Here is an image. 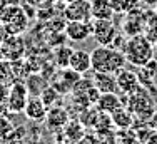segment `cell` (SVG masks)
Wrapping results in <instances>:
<instances>
[{"label": "cell", "instance_id": "6da1fadb", "mask_svg": "<svg viewBox=\"0 0 157 144\" xmlns=\"http://www.w3.org/2000/svg\"><path fill=\"white\" fill-rule=\"evenodd\" d=\"M90 60L94 72H110V74H115L127 64L124 52L112 45H97L90 52Z\"/></svg>", "mask_w": 157, "mask_h": 144}, {"label": "cell", "instance_id": "7a4b0ae2", "mask_svg": "<svg viewBox=\"0 0 157 144\" xmlns=\"http://www.w3.org/2000/svg\"><path fill=\"white\" fill-rule=\"evenodd\" d=\"M127 64H132L136 67H142L155 57V47L144 34L127 37L125 45L122 49Z\"/></svg>", "mask_w": 157, "mask_h": 144}, {"label": "cell", "instance_id": "3957f363", "mask_svg": "<svg viewBox=\"0 0 157 144\" xmlns=\"http://www.w3.org/2000/svg\"><path fill=\"white\" fill-rule=\"evenodd\" d=\"M124 101H125L124 106L134 114L136 121H144V122H147L149 117L154 114V111H155V102L152 99L151 92H149L144 86L137 87L134 92L127 94L124 97Z\"/></svg>", "mask_w": 157, "mask_h": 144}, {"label": "cell", "instance_id": "277c9868", "mask_svg": "<svg viewBox=\"0 0 157 144\" xmlns=\"http://www.w3.org/2000/svg\"><path fill=\"white\" fill-rule=\"evenodd\" d=\"M0 24L7 35H22L29 27V17L20 5L0 7Z\"/></svg>", "mask_w": 157, "mask_h": 144}, {"label": "cell", "instance_id": "5b68a950", "mask_svg": "<svg viewBox=\"0 0 157 144\" xmlns=\"http://www.w3.org/2000/svg\"><path fill=\"white\" fill-rule=\"evenodd\" d=\"M29 97H30V92H29L25 82L15 81L9 87V97L5 102L7 111L12 112V114H24Z\"/></svg>", "mask_w": 157, "mask_h": 144}, {"label": "cell", "instance_id": "8992f818", "mask_svg": "<svg viewBox=\"0 0 157 144\" xmlns=\"http://www.w3.org/2000/svg\"><path fill=\"white\" fill-rule=\"evenodd\" d=\"M119 34V27L112 22V18H94L92 22V35L99 45H110L115 35Z\"/></svg>", "mask_w": 157, "mask_h": 144}, {"label": "cell", "instance_id": "52a82bcc", "mask_svg": "<svg viewBox=\"0 0 157 144\" xmlns=\"http://www.w3.org/2000/svg\"><path fill=\"white\" fill-rule=\"evenodd\" d=\"M124 20H122L121 30L125 34V37L139 35L144 34V25H145V10H142L139 5L132 9L130 12L124 14Z\"/></svg>", "mask_w": 157, "mask_h": 144}, {"label": "cell", "instance_id": "ba28073f", "mask_svg": "<svg viewBox=\"0 0 157 144\" xmlns=\"http://www.w3.org/2000/svg\"><path fill=\"white\" fill-rule=\"evenodd\" d=\"M63 32L72 42H84L92 35V20H67Z\"/></svg>", "mask_w": 157, "mask_h": 144}, {"label": "cell", "instance_id": "9c48e42d", "mask_svg": "<svg viewBox=\"0 0 157 144\" xmlns=\"http://www.w3.org/2000/svg\"><path fill=\"white\" fill-rule=\"evenodd\" d=\"M80 77H82V74H78V72L70 69V67H63V69H60V72L54 77L52 86L59 90L60 96L62 94H69V92H72L74 86L80 81Z\"/></svg>", "mask_w": 157, "mask_h": 144}, {"label": "cell", "instance_id": "30bf717a", "mask_svg": "<svg viewBox=\"0 0 157 144\" xmlns=\"http://www.w3.org/2000/svg\"><path fill=\"white\" fill-rule=\"evenodd\" d=\"M0 50H2L3 59L18 60L24 57V54H25V42L20 35H7L2 40Z\"/></svg>", "mask_w": 157, "mask_h": 144}, {"label": "cell", "instance_id": "8fae6325", "mask_svg": "<svg viewBox=\"0 0 157 144\" xmlns=\"http://www.w3.org/2000/svg\"><path fill=\"white\" fill-rule=\"evenodd\" d=\"M65 20H92L90 0H72L67 2L63 10Z\"/></svg>", "mask_w": 157, "mask_h": 144}, {"label": "cell", "instance_id": "7c38bea8", "mask_svg": "<svg viewBox=\"0 0 157 144\" xmlns=\"http://www.w3.org/2000/svg\"><path fill=\"white\" fill-rule=\"evenodd\" d=\"M69 119H70V114L65 107H62V106H52V107H48L47 116H45L47 129L50 132H62L63 126L67 124Z\"/></svg>", "mask_w": 157, "mask_h": 144}, {"label": "cell", "instance_id": "4fadbf2b", "mask_svg": "<svg viewBox=\"0 0 157 144\" xmlns=\"http://www.w3.org/2000/svg\"><path fill=\"white\" fill-rule=\"evenodd\" d=\"M115 79H117V87L119 92L127 96V94L134 92L137 87H140V81L137 72H134L132 69H127V67H122L115 72Z\"/></svg>", "mask_w": 157, "mask_h": 144}, {"label": "cell", "instance_id": "5bb4252c", "mask_svg": "<svg viewBox=\"0 0 157 144\" xmlns=\"http://www.w3.org/2000/svg\"><path fill=\"white\" fill-rule=\"evenodd\" d=\"M47 111H48V107L44 104L40 96H30L27 101V106H25L24 114L27 119L33 121V122H42V121H45Z\"/></svg>", "mask_w": 157, "mask_h": 144}, {"label": "cell", "instance_id": "9a60e30c", "mask_svg": "<svg viewBox=\"0 0 157 144\" xmlns=\"http://www.w3.org/2000/svg\"><path fill=\"white\" fill-rule=\"evenodd\" d=\"M69 67L74 69L78 74H87L92 69V60H90V52L85 49H74L72 55H70Z\"/></svg>", "mask_w": 157, "mask_h": 144}, {"label": "cell", "instance_id": "2e32d148", "mask_svg": "<svg viewBox=\"0 0 157 144\" xmlns=\"http://www.w3.org/2000/svg\"><path fill=\"white\" fill-rule=\"evenodd\" d=\"M92 82H94V86L100 90V94H105V92H119L115 74H110V72H94Z\"/></svg>", "mask_w": 157, "mask_h": 144}, {"label": "cell", "instance_id": "e0dca14e", "mask_svg": "<svg viewBox=\"0 0 157 144\" xmlns=\"http://www.w3.org/2000/svg\"><path fill=\"white\" fill-rule=\"evenodd\" d=\"M121 106H124V99L119 96V92H105L100 94L99 101L95 102V107L102 112L112 114L114 111H117Z\"/></svg>", "mask_w": 157, "mask_h": 144}, {"label": "cell", "instance_id": "ac0fdd59", "mask_svg": "<svg viewBox=\"0 0 157 144\" xmlns=\"http://www.w3.org/2000/svg\"><path fill=\"white\" fill-rule=\"evenodd\" d=\"M85 132H87V127H85L78 119H69L67 124L63 126V129H62V136L65 138V141L77 144L85 136Z\"/></svg>", "mask_w": 157, "mask_h": 144}, {"label": "cell", "instance_id": "d6986e66", "mask_svg": "<svg viewBox=\"0 0 157 144\" xmlns=\"http://www.w3.org/2000/svg\"><path fill=\"white\" fill-rule=\"evenodd\" d=\"M112 122H114V127L115 129H125V127H132L134 126V121L136 117L134 114L125 107V106H121L117 111L112 112Z\"/></svg>", "mask_w": 157, "mask_h": 144}, {"label": "cell", "instance_id": "ffe728a7", "mask_svg": "<svg viewBox=\"0 0 157 144\" xmlns=\"http://www.w3.org/2000/svg\"><path fill=\"white\" fill-rule=\"evenodd\" d=\"M92 18H112L115 15L109 0H90Z\"/></svg>", "mask_w": 157, "mask_h": 144}, {"label": "cell", "instance_id": "44dd1931", "mask_svg": "<svg viewBox=\"0 0 157 144\" xmlns=\"http://www.w3.org/2000/svg\"><path fill=\"white\" fill-rule=\"evenodd\" d=\"M15 81H17V77H15V72H13L12 60L0 59V84L10 87Z\"/></svg>", "mask_w": 157, "mask_h": 144}, {"label": "cell", "instance_id": "7402d4cb", "mask_svg": "<svg viewBox=\"0 0 157 144\" xmlns=\"http://www.w3.org/2000/svg\"><path fill=\"white\" fill-rule=\"evenodd\" d=\"M144 35L152 44L157 42V14L154 10L145 12V25H144Z\"/></svg>", "mask_w": 157, "mask_h": 144}, {"label": "cell", "instance_id": "603a6c76", "mask_svg": "<svg viewBox=\"0 0 157 144\" xmlns=\"http://www.w3.org/2000/svg\"><path fill=\"white\" fill-rule=\"evenodd\" d=\"M25 86H27L30 96H40V92L44 90V87L47 86V81L40 74H37V72H30L29 77H27Z\"/></svg>", "mask_w": 157, "mask_h": 144}, {"label": "cell", "instance_id": "cb8c5ba5", "mask_svg": "<svg viewBox=\"0 0 157 144\" xmlns=\"http://www.w3.org/2000/svg\"><path fill=\"white\" fill-rule=\"evenodd\" d=\"M114 129L115 127H114V122H112V116L107 114V112L99 111L92 131L97 132V134H102V132H109V131H114Z\"/></svg>", "mask_w": 157, "mask_h": 144}, {"label": "cell", "instance_id": "d4e9b609", "mask_svg": "<svg viewBox=\"0 0 157 144\" xmlns=\"http://www.w3.org/2000/svg\"><path fill=\"white\" fill-rule=\"evenodd\" d=\"M74 49L70 45H59L54 52V60H55V66L63 69V67H69V62H70V55H72Z\"/></svg>", "mask_w": 157, "mask_h": 144}, {"label": "cell", "instance_id": "484cf974", "mask_svg": "<svg viewBox=\"0 0 157 144\" xmlns=\"http://www.w3.org/2000/svg\"><path fill=\"white\" fill-rule=\"evenodd\" d=\"M115 139H117V144H137V142H139L134 127L115 129Z\"/></svg>", "mask_w": 157, "mask_h": 144}, {"label": "cell", "instance_id": "4316f807", "mask_svg": "<svg viewBox=\"0 0 157 144\" xmlns=\"http://www.w3.org/2000/svg\"><path fill=\"white\" fill-rule=\"evenodd\" d=\"M112 9H114L115 14L119 15H124L127 12H130L132 9H136L137 5H139V0H109Z\"/></svg>", "mask_w": 157, "mask_h": 144}, {"label": "cell", "instance_id": "83f0119b", "mask_svg": "<svg viewBox=\"0 0 157 144\" xmlns=\"http://www.w3.org/2000/svg\"><path fill=\"white\" fill-rule=\"evenodd\" d=\"M59 97H60V94H59V90L55 89L54 86H45L44 87V90L40 92V99L44 101V104L47 106V107H52V106H55V102L59 101Z\"/></svg>", "mask_w": 157, "mask_h": 144}, {"label": "cell", "instance_id": "f1b7e54d", "mask_svg": "<svg viewBox=\"0 0 157 144\" xmlns=\"http://www.w3.org/2000/svg\"><path fill=\"white\" fill-rule=\"evenodd\" d=\"M13 129H15V127H13L12 121L7 116H0V144L9 141V138L13 132Z\"/></svg>", "mask_w": 157, "mask_h": 144}, {"label": "cell", "instance_id": "f546056e", "mask_svg": "<svg viewBox=\"0 0 157 144\" xmlns=\"http://www.w3.org/2000/svg\"><path fill=\"white\" fill-rule=\"evenodd\" d=\"M97 134V132H95ZM99 138V144H117L115 139V131H109V132H102V134H97Z\"/></svg>", "mask_w": 157, "mask_h": 144}, {"label": "cell", "instance_id": "4dcf8cb0", "mask_svg": "<svg viewBox=\"0 0 157 144\" xmlns=\"http://www.w3.org/2000/svg\"><path fill=\"white\" fill-rule=\"evenodd\" d=\"M77 144H99V138H97V134L94 131H92V134L90 132H85V136Z\"/></svg>", "mask_w": 157, "mask_h": 144}, {"label": "cell", "instance_id": "1f68e13d", "mask_svg": "<svg viewBox=\"0 0 157 144\" xmlns=\"http://www.w3.org/2000/svg\"><path fill=\"white\" fill-rule=\"evenodd\" d=\"M7 97H9V86L0 84V106H5Z\"/></svg>", "mask_w": 157, "mask_h": 144}, {"label": "cell", "instance_id": "d6a6232c", "mask_svg": "<svg viewBox=\"0 0 157 144\" xmlns=\"http://www.w3.org/2000/svg\"><path fill=\"white\" fill-rule=\"evenodd\" d=\"M147 124H149V127H151L152 131H157V109L154 111V114H152L151 117H149Z\"/></svg>", "mask_w": 157, "mask_h": 144}, {"label": "cell", "instance_id": "836d02e7", "mask_svg": "<svg viewBox=\"0 0 157 144\" xmlns=\"http://www.w3.org/2000/svg\"><path fill=\"white\" fill-rule=\"evenodd\" d=\"M0 3H2V7H5V5H20V0H0Z\"/></svg>", "mask_w": 157, "mask_h": 144}, {"label": "cell", "instance_id": "e575fe53", "mask_svg": "<svg viewBox=\"0 0 157 144\" xmlns=\"http://www.w3.org/2000/svg\"><path fill=\"white\" fill-rule=\"evenodd\" d=\"M47 0H27V3H30L32 7H42Z\"/></svg>", "mask_w": 157, "mask_h": 144}, {"label": "cell", "instance_id": "d590c367", "mask_svg": "<svg viewBox=\"0 0 157 144\" xmlns=\"http://www.w3.org/2000/svg\"><path fill=\"white\" fill-rule=\"evenodd\" d=\"M145 142H147V144H157V131L152 132V134L149 136V139H147Z\"/></svg>", "mask_w": 157, "mask_h": 144}, {"label": "cell", "instance_id": "8d00e7d4", "mask_svg": "<svg viewBox=\"0 0 157 144\" xmlns=\"http://www.w3.org/2000/svg\"><path fill=\"white\" fill-rule=\"evenodd\" d=\"M139 2L145 7H155L157 5V0H139Z\"/></svg>", "mask_w": 157, "mask_h": 144}, {"label": "cell", "instance_id": "74e56055", "mask_svg": "<svg viewBox=\"0 0 157 144\" xmlns=\"http://www.w3.org/2000/svg\"><path fill=\"white\" fill-rule=\"evenodd\" d=\"M154 12H155V14H157V5H155V7H154Z\"/></svg>", "mask_w": 157, "mask_h": 144}, {"label": "cell", "instance_id": "f35d334b", "mask_svg": "<svg viewBox=\"0 0 157 144\" xmlns=\"http://www.w3.org/2000/svg\"><path fill=\"white\" fill-rule=\"evenodd\" d=\"M154 47H155V50H157V42H155V44H154Z\"/></svg>", "mask_w": 157, "mask_h": 144}, {"label": "cell", "instance_id": "ab89813d", "mask_svg": "<svg viewBox=\"0 0 157 144\" xmlns=\"http://www.w3.org/2000/svg\"><path fill=\"white\" fill-rule=\"evenodd\" d=\"M137 144H147V142H137Z\"/></svg>", "mask_w": 157, "mask_h": 144}, {"label": "cell", "instance_id": "60d3db41", "mask_svg": "<svg viewBox=\"0 0 157 144\" xmlns=\"http://www.w3.org/2000/svg\"><path fill=\"white\" fill-rule=\"evenodd\" d=\"M155 82H157V75H155Z\"/></svg>", "mask_w": 157, "mask_h": 144}]
</instances>
